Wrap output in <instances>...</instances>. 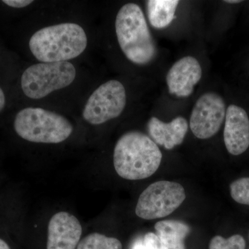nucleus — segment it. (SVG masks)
<instances>
[{
	"instance_id": "21",
	"label": "nucleus",
	"mask_w": 249,
	"mask_h": 249,
	"mask_svg": "<svg viewBox=\"0 0 249 249\" xmlns=\"http://www.w3.org/2000/svg\"><path fill=\"white\" fill-rule=\"evenodd\" d=\"M5 103H6V98H5L4 93L1 88H0V111L4 109Z\"/></svg>"
},
{
	"instance_id": "22",
	"label": "nucleus",
	"mask_w": 249,
	"mask_h": 249,
	"mask_svg": "<svg viewBox=\"0 0 249 249\" xmlns=\"http://www.w3.org/2000/svg\"><path fill=\"white\" fill-rule=\"evenodd\" d=\"M0 249H11L6 242L0 239Z\"/></svg>"
},
{
	"instance_id": "4",
	"label": "nucleus",
	"mask_w": 249,
	"mask_h": 249,
	"mask_svg": "<svg viewBox=\"0 0 249 249\" xmlns=\"http://www.w3.org/2000/svg\"><path fill=\"white\" fill-rule=\"evenodd\" d=\"M14 128L21 138L39 143H59L73 132V126L66 118L40 107H27L19 111Z\"/></svg>"
},
{
	"instance_id": "1",
	"label": "nucleus",
	"mask_w": 249,
	"mask_h": 249,
	"mask_svg": "<svg viewBox=\"0 0 249 249\" xmlns=\"http://www.w3.org/2000/svg\"><path fill=\"white\" fill-rule=\"evenodd\" d=\"M162 153L151 138L137 131L121 136L114 151V168L121 178L142 180L150 178L160 168Z\"/></svg>"
},
{
	"instance_id": "7",
	"label": "nucleus",
	"mask_w": 249,
	"mask_h": 249,
	"mask_svg": "<svg viewBox=\"0 0 249 249\" xmlns=\"http://www.w3.org/2000/svg\"><path fill=\"white\" fill-rule=\"evenodd\" d=\"M127 97L124 85L109 80L93 91L85 105L83 116L90 124H101L122 114Z\"/></svg>"
},
{
	"instance_id": "14",
	"label": "nucleus",
	"mask_w": 249,
	"mask_h": 249,
	"mask_svg": "<svg viewBox=\"0 0 249 249\" xmlns=\"http://www.w3.org/2000/svg\"><path fill=\"white\" fill-rule=\"evenodd\" d=\"M179 1L149 0L147 1V16L152 27L163 29L173 22Z\"/></svg>"
},
{
	"instance_id": "2",
	"label": "nucleus",
	"mask_w": 249,
	"mask_h": 249,
	"mask_svg": "<svg viewBox=\"0 0 249 249\" xmlns=\"http://www.w3.org/2000/svg\"><path fill=\"white\" fill-rule=\"evenodd\" d=\"M88 45L84 29L74 23L49 26L36 32L29 41L31 53L42 62H67L79 56Z\"/></svg>"
},
{
	"instance_id": "15",
	"label": "nucleus",
	"mask_w": 249,
	"mask_h": 249,
	"mask_svg": "<svg viewBox=\"0 0 249 249\" xmlns=\"http://www.w3.org/2000/svg\"><path fill=\"white\" fill-rule=\"evenodd\" d=\"M77 249H122V245L114 237L93 232L80 241Z\"/></svg>"
},
{
	"instance_id": "19",
	"label": "nucleus",
	"mask_w": 249,
	"mask_h": 249,
	"mask_svg": "<svg viewBox=\"0 0 249 249\" xmlns=\"http://www.w3.org/2000/svg\"><path fill=\"white\" fill-rule=\"evenodd\" d=\"M3 2L11 7L21 9L29 6L34 1L32 0H4Z\"/></svg>"
},
{
	"instance_id": "13",
	"label": "nucleus",
	"mask_w": 249,
	"mask_h": 249,
	"mask_svg": "<svg viewBox=\"0 0 249 249\" xmlns=\"http://www.w3.org/2000/svg\"><path fill=\"white\" fill-rule=\"evenodd\" d=\"M157 236L169 249H186L184 240L190 228L184 223L177 220L160 221L155 224Z\"/></svg>"
},
{
	"instance_id": "20",
	"label": "nucleus",
	"mask_w": 249,
	"mask_h": 249,
	"mask_svg": "<svg viewBox=\"0 0 249 249\" xmlns=\"http://www.w3.org/2000/svg\"><path fill=\"white\" fill-rule=\"evenodd\" d=\"M132 249H147L146 246L144 244L143 241L137 240L134 242L133 246H132Z\"/></svg>"
},
{
	"instance_id": "11",
	"label": "nucleus",
	"mask_w": 249,
	"mask_h": 249,
	"mask_svg": "<svg viewBox=\"0 0 249 249\" xmlns=\"http://www.w3.org/2000/svg\"><path fill=\"white\" fill-rule=\"evenodd\" d=\"M224 143L229 153L240 155L249 147V118L243 108L231 105L226 111Z\"/></svg>"
},
{
	"instance_id": "12",
	"label": "nucleus",
	"mask_w": 249,
	"mask_h": 249,
	"mask_svg": "<svg viewBox=\"0 0 249 249\" xmlns=\"http://www.w3.org/2000/svg\"><path fill=\"white\" fill-rule=\"evenodd\" d=\"M188 129L186 119L181 116L175 118L170 123H164L157 117H152L147 124L152 140L167 150H171L182 143Z\"/></svg>"
},
{
	"instance_id": "23",
	"label": "nucleus",
	"mask_w": 249,
	"mask_h": 249,
	"mask_svg": "<svg viewBox=\"0 0 249 249\" xmlns=\"http://www.w3.org/2000/svg\"><path fill=\"white\" fill-rule=\"evenodd\" d=\"M242 1H239V0H228V1H225V2L229 3V4H237V3H240Z\"/></svg>"
},
{
	"instance_id": "16",
	"label": "nucleus",
	"mask_w": 249,
	"mask_h": 249,
	"mask_svg": "<svg viewBox=\"0 0 249 249\" xmlns=\"http://www.w3.org/2000/svg\"><path fill=\"white\" fill-rule=\"evenodd\" d=\"M245 239L240 235H232L225 239L215 236L210 242L209 249H245Z\"/></svg>"
},
{
	"instance_id": "6",
	"label": "nucleus",
	"mask_w": 249,
	"mask_h": 249,
	"mask_svg": "<svg viewBox=\"0 0 249 249\" xmlns=\"http://www.w3.org/2000/svg\"><path fill=\"white\" fill-rule=\"evenodd\" d=\"M186 192L179 183L160 181L152 183L139 196L136 214L144 219H155L169 215L185 199Z\"/></svg>"
},
{
	"instance_id": "10",
	"label": "nucleus",
	"mask_w": 249,
	"mask_h": 249,
	"mask_svg": "<svg viewBox=\"0 0 249 249\" xmlns=\"http://www.w3.org/2000/svg\"><path fill=\"white\" fill-rule=\"evenodd\" d=\"M202 70L194 57L186 56L174 64L166 75L169 92L178 97H188L200 81Z\"/></svg>"
},
{
	"instance_id": "5",
	"label": "nucleus",
	"mask_w": 249,
	"mask_h": 249,
	"mask_svg": "<svg viewBox=\"0 0 249 249\" xmlns=\"http://www.w3.org/2000/svg\"><path fill=\"white\" fill-rule=\"evenodd\" d=\"M76 76V69L71 62H41L24 71L21 86L27 97L40 99L55 90L67 88Z\"/></svg>"
},
{
	"instance_id": "9",
	"label": "nucleus",
	"mask_w": 249,
	"mask_h": 249,
	"mask_svg": "<svg viewBox=\"0 0 249 249\" xmlns=\"http://www.w3.org/2000/svg\"><path fill=\"white\" fill-rule=\"evenodd\" d=\"M82 232L81 224L74 215L58 213L49 221L47 249H76Z\"/></svg>"
},
{
	"instance_id": "18",
	"label": "nucleus",
	"mask_w": 249,
	"mask_h": 249,
	"mask_svg": "<svg viewBox=\"0 0 249 249\" xmlns=\"http://www.w3.org/2000/svg\"><path fill=\"white\" fill-rule=\"evenodd\" d=\"M143 242L147 249H169L153 232H147L144 237Z\"/></svg>"
},
{
	"instance_id": "3",
	"label": "nucleus",
	"mask_w": 249,
	"mask_h": 249,
	"mask_svg": "<svg viewBox=\"0 0 249 249\" xmlns=\"http://www.w3.org/2000/svg\"><path fill=\"white\" fill-rule=\"evenodd\" d=\"M118 42L126 58L137 65H146L155 58L157 47L140 6L124 4L115 22Z\"/></svg>"
},
{
	"instance_id": "17",
	"label": "nucleus",
	"mask_w": 249,
	"mask_h": 249,
	"mask_svg": "<svg viewBox=\"0 0 249 249\" xmlns=\"http://www.w3.org/2000/svg\"><path fill=\"white\" fill-rule=\"evenodd\" d=\"M232 199L241 204L249 206V178H241L231 184Z\"/></svg>"
},
{
	"instance_id": "8",
	"label": "nucleus",
	"mask_w": 249,
	"mask_h": 249,
	"mask_svg": "<svg viewBox=\"0 0 249 249\" xmlns=\"http://www.w3.org/2000/svg\"><path fill=\"white\" fill-rule=\"evenodd\" d=\"M226 105L220 96L205 93L198 98L190 119V127L196 138L207 139L219 132L225 119Z\"/></svg>"
}]
</instances>
